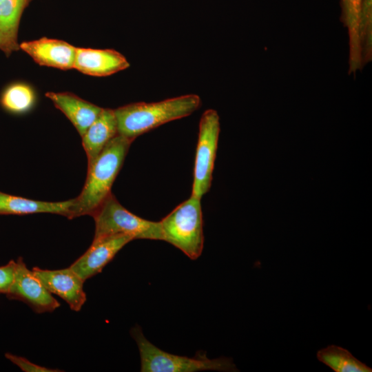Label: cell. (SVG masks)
<instances>
[{"instance_id":"cell-9","label":"cell","mask_w":372,"mask_h":372,"mask_svg":"<svg viewBox=\"0 0 372 372\" xmlns=\"http://www.w3.org/2000/svg\"><path fill=\"white\" fill-rule=\"evenodd\" d=\"M32 270L45 287L64 300L70 309L74 311L81 309L87 300L83 290L85 280L70 267L55 270L35 267Z\"/></svg>"},{"instance_id":"cell-4","label":"cell","mask_w":372,"mask_h":372,"mask_svg":"<svg viewBox=\"0 0 372 372\" xmlns=\"http://www.w3.org/2000/svg\"><path fill=\"white\" fill-rule=\"evenodd\" d=\"M200 200L191 195L160 221L164 241L192 260L200 257L204 245Z\"/></svg>"},{"instance_id":"cell-17","label":"cell","mask_w":372,"mask_h":372,"mask_svg":"<svg viewBox=\"0 0 372 372\" xmlns=\"http://www.w3.org/2000/svg\"><path fill=\"white\" fill-rule=\"evenodd\" d=\"M318 360L335 372H371L372 369L355 358L347 349L329 345L318 351Z\"/></svg>"},{"instance_id":"cell-18","label":"cell","mask_w":372,"mask_h":372,"mask_svg":"<svg viewBox=\"0 0 372 372\" xmlns=\"http://www.w3.org/2000/svg\"><path fill=\"white\" fill-rule=\"evenodd\" d=\"M35 103V94L32 88L22 83H13L3 92L0 103L2 107L12 114L28 112Z\"/></svg>"},{"instance_id":"cell-2","label":"cell","mask_w":372,"mask_h":372,"mask_svg":"<svg viewBox=\"0 0 372 372\" xmlns=\"http://www.w3.org/2000/svg\"><path fill=\"white\" fill-rule=\"evenodd\" d=\"M196 94H187L159 102H138L114 110L118 134L134 140L138 136L172 121L187 116L199 108Z\"/></svg>"},{"instance_id":"cell-5","label":"cell","mask_w":372,"mask_h":372,"mask_svg":"<svg viewBox=\"0 0 372 372\" xmlns=\"http://www.w3.org/2000/svg\"><path fill=\"white\" fill-rule=\"evenodd\" d=\"M95 222L94 239L125 234L135 239L164 240L161 223L137 216L126 209L111 193L92 216Z\"/></svg>"},{"instance_id":"cell-13","label":"cell","mask_w":372,"mask_h":372,"mask_svg":"<svg viewBox=\"0 0 372 372\" xmlns=\"http://www.w3.org/2000/svg\"><path fill=\"white\" fill-rule=\"evenodd\" d=\"M118 134L114 110L103 108L101 112L87 128L82 137V145L91 165L105 145Z\"/></svg>"},{"instance_id":"cell-3","label":"cell","mask_w":372,"mask_h":372,"mask_svg":"<svg viewBox=\"0 0 372 372\" xmlns=\"http://www.w3.org/2000/svg\"><path fill=\"white\" fill-rule=\"evenodd\" d=\"M130 333L138 346L142 372L238 371L230 358L210 359L205 353L189 358L164 351L150 342L138 325L131 329Z\"/></svg>"},{"instance_id":"cell-14","label":"cell","mask_w":372,"mask_h":372,"mask_svg":"<svg viewBox=\"0 0 372 372\" xmlns=\"http://www.w3.org/2000/svg\"><path fill=\"white\" fill-rule=\"evenodd\" d=\"M73 198L61 202H47L28 199L3 193L0 191V214L27 215L49 213L69 218Z\"/></svg>"},{"instance_id":"cell-16","label":"cell","mask_w":372,"mask_h":372,"mask_svg":"<svg viewBox=\"0 0 372 372\" xmlns=\"http://www.w3.org/2000/svg\"><path fill=\"white\" fill-rule=\"evenodd\" d=\"M340 20L347 29L349 37V74H354L364 67L361 61L359 23L364 0H340Z\"/></svg>"},{"instance_id":"cell-10","label":"cell","mask_w":372,"mask_h":372,"mask_svg":"<svg viewBox=\"0 0 372 372\" xmlns=\"http://www.w3.org/2000/svg\"><path fill=\"white\" fill-rule=\"evenodd\" d=\"M19 48L40 65L63 70L74 68L76 47L65 41L43 37L23 41Z\"/></svg>"},{"instance_id":"cell-7","label":"cell","mask_w":372,"mask_h":372,"mask_svg":"<svg viewBox=\"0 0 372 372\" xmlns=\"http://www.w3.org/2000/svg\"><path fill=\"white\" fill-rule=\"evenodd\" d=\"M6 295L9 299L23 302L37 313L52 312L60 307L21 257L16 260L13 282Z\"/></svg>"},{"instance_id":"cell-8","label":"cell","mask_w":372,"mask_h":372,"mask_svg":"<svg viewBox=\"0 0 372 372\" xmlns=\"http://www.w3.org/2000/svg\"><path fill=\"white\" fill-rule=\"evenodd\" d=\"M134 237L125 234L94 239L87 251L70 267L85 281L99 273L116 254Z\"/></svg>"},{"instance_id":"cell-6","label":"cell","mask_w":372,"mask_h":372,"mask_svg":"<svg viewBox=\"0 0 372 372\" xmlns=\"http://www.w3.org/2000/svg\"><path fill=\"white\" fill-rule=\"evenodd\" d=\"M219 133L220 119L217 112L207 110L199 123L192 192V196L200 199L211 187Z\"/></svg>"},{"instance_id":"cell-12","label":"cell","mask_w":372,"mask_h":372,"mask_svg":"<svg viewBox=\"0 0 372 372\" xmlns=\"http://www.w3.org/2000/svg\"><path fill=\"white\" fill-rule=\"evenodd\" d=\"M46 97L71 121L82 136L96 119L103 108L70 92H48Z\"/></svg>"},{"instance_id":"cell-11","label":"cell","mask_w":372,"mask_h":372,"mask_svg":"<svg viewBox=\"0 0 372 372\" xmlns=\"http://www.w3.org/2000/svg\"><path fill=\"white\" fill-rule=\"evenodd\" d=\"M129 67L128 61L116 50L76 47L74 68L85 74L107 76Z\"/></svg>"},{"instance_id":"cell-19","label":"cell","mask_w":372,"mask_h":372,"mask_svg":"<svg viewBox=\"0 0 372 372\" xmlns=\"http://www.w3.org/2000/svg\"><path fill=\"white\" fill-rule=\"evenodd\" d=\"M6 358L11 362L19 366L23 371L25 372H58L61 371L57 369H48L45 366L31 362L26 358L21 356L6 353Z\"/></svg>"},{"instance_id":"cell-15","label":"cell","mask_w":372,"mask_h":372,"mask_svg":"<svg viewBox=\"0 0 372 372\" xmlns=\"http://www.w3.org/2000/svg\"><path fill=\"white\" fill-rule=\"evenodd\" d=\"M32 0H0V50L7 56L19 49L17 41L21 17Z\"/></svg>"},{"instance_id":"cell-20","label":"cell","mask_w":372,"mask_h":372,"mask_svg":"<svg viewBox=\"0 0 372 372\" xmlns=\"http://www.w3.org/2000/svg\"><path fill=\"white\" fill-rule=\"evenodd\" d=\"M16 261L12 260L8 263L0 267V294H6L13 282Z\"/></svg>"},{"instance_id":"cell-1","label":"cell","mask_w":372,"mask_h":372,"mask_svg":"<svg viewBox=\"0 0 372 372\" xmlns=\"http://www.w3.org/2000/svg\"><path fill=\"white\" fill-rule=\"evenodd\" d=\"M132 141L118 134L87 166L85 185L81 194L73 198L69 219L85 215L92 216L112 193V186Z\"/></svg>"}]
</instances>
